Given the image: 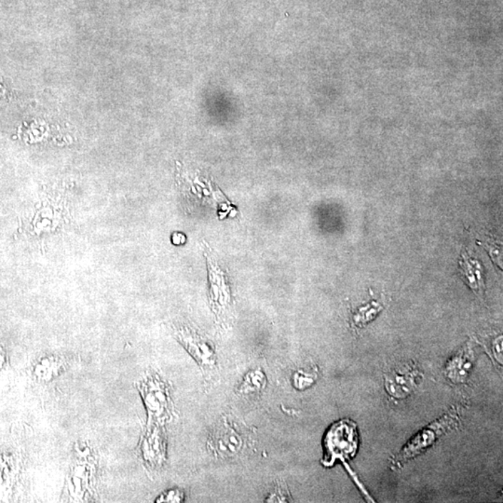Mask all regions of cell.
<instances>
[{
  "mask_svg": "<svg viewBox=\"0 0 503 503\" xmlns=\"http://www.w3.org/2000/svg\"><path fill=\"white\" fill-rule=\"evenodd\" d=\"M438 434H435L432 429L426 430L423 434H420L414 439V441L411 442L410 444L402 451L404 455H401V458L410 459L413 457L415 454L419 453L422 448L428 447L431 444L432 442L435 441L436 436Z\"/></svg>",
  "mask_w": 503,
  "mask_h": 503,
  "instance_id": "obj_3",
  "label": "cell"
},
{
  "mask_svg": "<svg viewBox=\"0 0 503 503\" xmlns=\"http://www.w3.org/2000/svg\"><path fill=\"white\" fill-rule=\"evenodd\" d=\"M459 271L462 273L463 280H466L472 291L479 294L481 288H483V283L481 282L479 268L477 262L472 261L466 253H462V258L459 262Z\"/></svg>",
  "mask_w": 503,
  "mask_h": 503,
  "instance_id": "obj_2",
  "label": "cell"
},
{
  "mask_svg": "<svg viewBox=\"0 0 503 503\" xmlns=\"http://www.w3.org/2000/svg\"><path fill=\"white\" fill-rule=\"evenodd\" d=\"M357 426L349 420H340L326 432L324 446V464L332 466L335 460L341 462L352 458L358 448Z\"/></svg>",
  "mask_w": 503,
  "mask_h": 503,
  "instance_id": "obj_1",
  "label": "cell"
}]
</instances>
